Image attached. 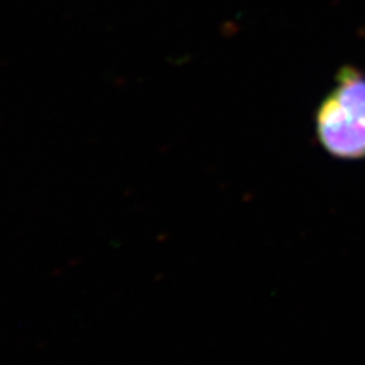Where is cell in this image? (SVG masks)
Here are the masks:
<instances>
[{
    "mask_svg": "<svg viewBox=\"0 0 365 365\" xmlns=\"http://www.w3.org/2000/svg\"><path fill=\"white\" fill-rule=\"evenodd\" d=\"M315 133L319 146L334 158H365V123L342 110L329 95L315 113Z\"/></svg>",
    "mask_w": 365,
    "mask_h": 365,
    "instance_id": "1",
    "label": "cell"
},
{
    "mask_svg": "<svg viewBox=\"0 0 365 365\" xmlns=\"http://www.w3.org/2000/svg\"><path fill=\"white\" fill-rule=\"evenodd\" d=\"M329 96L351 118L365 123V72L355 66H344L336 73Z\"/></svg>",
    "mask_w": 365,
    "mask_h": 365,
    "instance_id": "2",
    "label": "cell"
}]
</instances>
